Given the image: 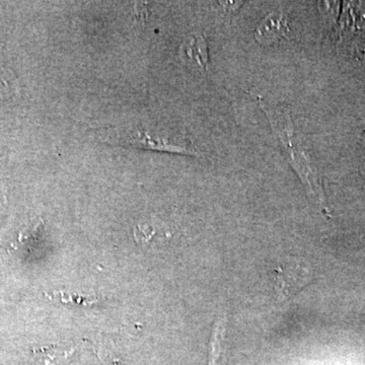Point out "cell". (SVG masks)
<instances>
[{
  "label": "cell",
  "mask_w": 365,
  "mask_h": 365,
  "mask_svg": "<svg viewBox=\"0 0 365 365\" xmlns=\"http://www.w3.org/2000/svg\"><path fill=\"white\" fill-rule=\"evenodd\" d=\"M181 53L184 58L195 61L201 68L207 71V45H206L203 36L195 35L190 38L182 45Z\"/></svg>",
  "instance_id": "3957f363"
},
{
  "label": "cell",
  "mask_w": 365,
  "mask_h": 365,
  "mask_svg": "<svg viewBox=\"0 0 365 365\" xmlns=\"http://www.w3.org/2000/svg\"><path fill=\"white\" fill-rule=\"evenodd\" d=\"M257 98H258L259 105L267 115L271 127L279 137L280 143L287 153L290 165L299 175L300 181L306 187L312 200L322 209L324 215H328V206H327L321 178L319 176L318 170L312 165L307 148L302 145L299 137L295 133L289 113L283 110L282 108L274 107L268 104L261 97H257Z\"/></svg>",
  "instance_id": "6da1fadb"
},
{
  "label": "cell",
  "mask_w": 365,
  "mask_h": 365,
  "mask_svg": "<svg viewBox=\"0 0 365 365\" xmlns=\"http://www.w3.org/2000/svg\"><path fill=\"white\" fill-rule=\"evenodd\" d=\"M289 32L287 18L282 14H272L258 26L255 37L261 44H272L287 37Z\"/></svg>",
  "instance_id": "7a4b0ae2"
}]
</instances>
